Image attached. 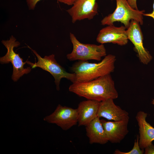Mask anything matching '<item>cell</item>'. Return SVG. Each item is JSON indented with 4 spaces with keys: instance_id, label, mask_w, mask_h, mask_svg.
<instances>
[{
    "instance_id": "6da1fadb",
    "label": "cell",
    "mask_w": 154,
    "mask_h": 154,
    "mask_svg": "<svg viewBox=\"0 0 154 154\" xmlns=\"http://www.w3.org/2000/svg\"><path fill=\"white\" fill-rule=\"evenodd\" d=\"M69 90L87 100L99 102L108 99L114 100L118 96L110 74L86 82L72 83Z\"/></svg>"
},
{
    "instance_id": "7a4b0ae2",
    "label": "cell",
    "mask_w": 154,
    "mask_h": 154,
    "mask_svg": "<svg viewBox=\"0 0 154 154\" xmlns=\"http://www.w3.org/2000/svg\"><path fill=\"white\" fill-rule=\"evenodd\" d=\"M116 60L115 55L109 54L98 63L78 60L70 67L71 70L76 75L74 83L86 82L110 74L114 71Z\"/></svg>"
},
{
    "instance_id": "3957f363",
    "label": "cell",
    "mask_w": 154,
    "mask_h": 154,
    "mask_svg": "<svg viewBox=\"0 0 154 154\" xmlns=\"http://www.w3.org/2000/svg\"><path fill=\"white\" fill-rule=\"evenodd\" d=\"M116 7L112 13L104 17L101 21L102 25H114L115 22L123 23L127 29L131 21L134 20L138 22L140 25L143 24V16L145 11L139 10L132 8L127 0H116Z\"/></svg>"
},
{
    "instance_id": "277c9868",
    "label": "cell",
    "mask_w": 154,
    "mask_h": 154,
    "mask_svg": "<svg viewBox=\"0 0 154 154\" xmlns=\"http://www.w3.org/2000/svg\"><path fill=\"white\" fill-rule=\"evenodd\" d=\"M70 38L73 50L71 53L67 54L66 57L70 61L90 60L99 61L102 57L107 55L106 49L103 44L98 45L82 43L71 33Z\"/></svg>"
},
{
    "instance_id": "5b68a950",
    "label": "cell",
    "mask_w": 154,
    "mask_h": 154,
    "mask_svg": "<svg viewBox=\"0 0 154 154\" xmlns=\"http://www.w3.org/2000/svg\"><path fill=\"white\" fill-rule=\"evenodd\" d=\"M31 49L37 57L38 62L33 63L27 60L26 63L30 65L32 68L40 67L49 72L54 79V82L57 90L59 91L60 90L59 84L62 78H66L72 83L75 82L76 80L75 74L66 72L64 68L57 62L55 58L54 54H52L42 58L35 50Z\"/></svg>"
},
{
    "instance_id": "8992f818",
    "label": "cell",
    "mask_w": 154,
    "mask_h": 154,
    "mask_svg": "<svg viewBox=\"0 0 154 154\" xmlns=\"http://www.w3.org/2000/svg\"><path fill=\"white\" fill-rule=\"evenodd\" d=\"M1 42L6 48L7 51L5 56L0 57V63L5 64L11 63L13 68L12 79L16 82L24 74L30 72L31 68L30 67H24L26 61L23 62V59L14 51V48L18 47L20 43L16 41L13 36H12L8 40H2Z\"/></svg>"
},
{
    "instance_id": "52a82bcc",
    "label": "cell",
    "mask_w": 154,
    "mask_h": 154,
    "mask_svg": "<svg viewBox=\"0 0 154 154\" xmlns=\"http://www.w3.org/2000/svg\"><path fill=\"white\" fill-rule=\"evenodd\" d=\"M77 109L58 104L54 112L46 116L44 120L49 123L55 124L63 130H67L78 123Z\"/></svg>"
},
{
    "instance_id": "ba28073f",
    "label": "cell",
    "mask_w": 154,
    "mask_h": 154,
    "mask_svg": "<svg viewBox=\"0 0 154 154\" xmlns=\"http://www.w3.org/2000/svg\"><path fill=\"white\" fill-rule=\"evenodd\" d=\"M140 25L137 21L131 20L126 33L128 39L134 46V50L140 61L143 64H147L152 57L143 46V36Z\"/></svg>"
},
{
    "instance_id": "9c48e42d",
    "label": "cell",
    "mask_w": 154,
    "mask_h": 154,
    "mask_svg": "<svg viewBox=\"0 0 154 154\" xmlns=\"http://www.w3.org/2000/svg\"><path fill=\"white\" fill-rule=\"evenodd\" d=\"M98 7L96 0H77L66 11L74 23L85 19H93L98 13Z\"/></svg>"
},
{
    "instance_id": "30bf717a",
    "label": "cell",
    "mask_w": 154,
    "mask_h": 154,
    "mask_svg": "<svg viewBox=\"0 0 154 154\" xmlns=\"http://www.w3.org/2000/svg\"><path fill=\"white\" fill-rule=\"evenodd\" d=\"M124 26L117 27L108 25L101 29L97 35L96 41L101 44L112 43L120 46L126 45L128 39Z\"/></svg>"
},
{
    "instance_id": "8fae6325",
    "label": "cell",
    "mask_w": 154,
    "mask_h": 154,
    "mask_svg": "<svg viewBox=\"0 0 154 154\" xmlns=\"http://www.w3.org/2000/svg\"><path fill=\"white\" fill-rule=\"evenodd\" d=\"M129 119L114 121L101 120L108 141L117 143L123 139L129 132L127 126Z\"/></svg>"
},
{
    "instance_id": "7c38bea8",
    "label": "cell",
    "mask_w": 154,
    "mask_h": 154,
    "mask_svg": "<svg viewBox=\"0 0 154 154\" xmlns=\"http://www.w3.org/2000/svg\"><path fill=\"white\" fill-rule=\"evenodd\" d=\"M113 100L108 99L100 102L97 116L115 121L129 119L128 112L116 105Z\"/></svg>"
},
{
    "instance_id": "4fadbf2b",
    "label": "cell",
    "mask_w": 154,
    "mask_h": 154,
    "mask_svg": "<svg viewBox=\"0 0 154 154\" xmlns=\"http://www.w3.org/2000/svg\"><path fill=\"white\" fill-rule=\"evenodd\" d=\"M147 116L145 112L140 111L135 117L139 126V145L142 149H144L154 140V127L147 121Z\"/></svg>"
},
{
    "instance_id": "5bb4252c",
    "label": "cell",
    "mask_w": 154,
    "mask_h": 154,
    "mask_svg": "<svg viewBox=\"0 0 154 154\" xmlns=\"http://www.w3.org/2000/svg\"><path fill=\"white\" fill-rule=\"evenodd\" d=\"M100 102L88 100L80 103L77 108L79 126H86L97 117Z\"/></svg>"
},
{
    "instance_id": "9a60e30c",
    "label": "cell",
    "mask_w": 154,
    "mask_h": 154,
    "mask_svg": "<svg viewBox=\"0 0 154 154\" xmlns=\"http://www.w3.org/2000/svg\"><path fill=\"white\" fill-rule=\"evenodd\" d=\"M100 118L97 117L86 126V135L90 144H104L108 141Z\"/></svg>"
},
{
    "instance_id": "2e32d148",
    "label": "cell",
    "mask_w": 154,
    "mask_h": 154,
    "mask_svg": "<svg viewBox=\"0 0 154 154\" xmlns=\"http://www.w3.org/2000/svg\"><path fill=\"white\" fill-rule=\"evenodd\" d=\"M139 135H137L136 139L135 140L133 147L132 149L127 152H122L119 150H116L114 153V154H143L144 153V149L140 148L139 143Z\"/></svg>"
},
{
    "instance_id": "e0dca14e",
    "label": "cell",
    "mask_w": 154,
    "mask_h": 154,
    "mask_svg": "<svg viewBox=\"0 0 154 154\" xmlns=\"http://www.w3.org/2000/svg\"><path fill=\"white\" fill-rule=\"evenodd\" d=\"M41 0H26L29 9H33L37 3Z\"/></svg>"
},
{
    "instance_id": "ac0fdd59",
    "label": "cell",
    "mask_w": 154,
    "mask_h": 154,
    "mask_svg": "<svg viewBox=\"0 0 154 154\" xmlns=\"http://www.w3.org/2000/svg\"><path fill=\"white\" fill-rule=\"evenodd\" d=\"M145 154H154V145L152 143L145 149Z\"/></svg>"
},
{
    "instance_id": "d6986e66",
    "label": "cell",
    "mask_w": 154,
    "mask_h": 154,
    "mask_svg": "<svg viewBox=\"0 0 154 154\" xmlns=\"http://www.w3.org/2000/svg\"><path fill=\"white\" fill-rule=\"evenodd\" d=\"M60 2L63 3L68 5H72L77 0H57Z\"/></svg>"
},
{
    "instance_id": "ffe728a7",
    "label": "cell",
    "mask_w": 154,
    "mask_h": 154,
    "mask_svg": "<svg viewBox=\"0 0 154 154\" xmlns=\"http://www.w3.org/2000/svg\"><path fill=\"white\" fill-rule=\"evenodd\" d=\"M127 1L132 8L136 10L138 9L137 4V0H127Z\"/></svg>"
},
{
    "instance_id": "44dd1931",
    "label": "cell",
    "mask_w": 154,
    "mask_h": 154,
    "mask_svg": "<svg viewBox=\"0 0 154 154\" xmlns=\"http://www.w3.org/2000/svg\"><path fill=\"white\" fill-rule=\"evenodd\" d=\"M153 11L152 12L149 13H144L143 15L146 16H148L152 18L154 20V0L153 4Z\"/></svg>"
},
{
    "instance_id": "7402d4cb",
    "label": "cell",
    "mask_w": 154,
    "mask_h": 154,
    "mask_svg": "<svg viewBox=\"0 0 154 154\" xmlns=\"http://www.w3.org/2000/svg\"><path fill=\"white\" fill-rule=\"evenodd\" d=\"M151 103L154 105V99H153L152 101L151 102Z\"/></svg>"
}]
</instances>
